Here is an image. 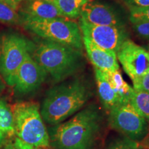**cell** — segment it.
Wrapping results in <instances>:
<instances>
[{"label":"cell","instance_id":"1","mask_svg":"<svg viewBox=\"0 0 149 149\" xmlns=\"http://www.w3.org/2000/svg\"><path fill=\"white\" fill-rule=\"evenodd\" d=\"M102 115L95 105L78 111L67 122L52 131V140L57 149H91L100 134Z\"/></svg>","mask_w":149,"mask_h":149},{"label":"cell","instance_id":"2","mask_svg":"<svg viewBox=\"0 0 149 149\" xmlns=\"http://www.w3.org/2000/svg\"><path fill=\"white\" fill-rule=\"evenodd\" d=\"M91 97V89L82 80L72 79L50 89L40 113L43 120L57 125L82 109Z\"/></svg>","mask_w":149,"mask_h":149},{"label":"cell","instance_id":"3","mask_svg":"<svg viewBox=\"0 0 149 149\" xmlns=\"http://www.w3.org/2000/svg\"><path fill=\"white\" fill-rule=\"evenodd\" d=\"M33 59L57 82L76 73L84 65L81 51L46 40L34 46Z\"/></svg>","mask_w":149,"mask_h":149},{"label":"cell","instance_id":"4","mask_svg":"<svg viewBox=\"0 0 149 149\" xmlns=\"http://www.w3.org/2000/svg\"><path fill=\"white\" fill-rule=\"evenodd\" d=\"M10 109L13 115L15 133L18 138L35 149H48L50 137L38 104L19 102Z\"/></svg>","mask_w":149,"mask_h":149},{"label":"cell","instance_id":"5","mask_svg":"<svg viewBox=\"0 0 149 149\" xmlns=\"http://www.w3.org/2000/svg\"><path fill=\"white\" fill-rule=\"evenodd\" d=\"M24 29L44 40L81 51L82 35L79 25L70 19H45L22 15Z\"/></svg>","mask_w":149,"mask_h":149},{"label":"cell","instance_id":"6","mask_svg":"<svg viewBox=\"0 0 149 149\" xmlns=\"http://www.w3.org/2000/svg\"><path fill=\"white\" fill-rule=\"evenodd\" d=\"M34 46L17 33H5L0 37V73L6 83L13 87L21 64Z\"/></svg>","mask_w":149,"mask_h":149},{"label":"cell","instance_id":"7","mask_svg":"<svg viewBox=\"0 0 149 149\" xmlns=\"http://www.w3.org/2000/svg\"><path fill=\"white\" fill-rule=\"evenodd\" d=\"M109 122L112 128L136 141L144 139L148 131L147 120L129 102L120 104L110 110Z\"/></svg>","mask_w":149,"mask_h":149},{"label":"cell","instance_id":"8","mask_svg":"<svg viewBox=\"0 0 149 149\" xmlns=\"http://www.w3.org/2000/svg\"><path fill=\"white\" fill-rule=\"evenodd\" d=\"M79 29L82 36L86 37L99 47L117 53L123 43L128 39L124 27L95 25L79 19Z\"/></svg>","mask_w":149,"mask_h":149},{"label":"cell","instance_id":"9","mask_svg":"<svg viewBox=\"0 0 149 149\" xmlns=\"http://www.w3.org/2000/svg\"><path fill=\"white\" fill-rule=\"evenodd\" d=\"M116 54L124 70L132 81L149 72V51L129 39L123 43Z\"/></svg>","mask_w":149,"mask_h":149},{"label":"cell","instance_id":"10","mask_svg":"<svg viewBox=\"0 0 149 149\" xmlns=\"http://www.w3.org/2000/svg\"><path fill=\"white\" fill-rule=\"evenodd\" d=\"M46 76L47 72L29 53L19 68L14 87L20 94H28L38 88Z\"/></svg>","mask_w":149,"mask_h":149},{"label":"cell","instance_id":"11","mask_svg":"<svg viewBox=\"0 0 149 149\" xmlns=\"http://www.w3.org/2000/svg\"><path fill=\"white\" fill-rule=\"evenodd\" d=\"M80 18L88 23L100 26L124 27V20L120 13L111 5L89 1L83 6Z\"/></svg>","mask_w":149,"mask_h":149},{"label":"cell","instance_id":"12","mask_svg":"<svg viewBox=\"0 0 149 149\" xmlns=\"http://www.w3.org/2000/svg\"><path fill=\"white\" fill-rule=\"evenodd\" d=\"M82 41L87 55L96 69L106 72L120 70L115 52L99 47L85 36H82Z\"/></svg>","mask_w":149,"mask_h":149},{"label":"cell","instance_id":"13","mask_svg":"<svg viewBox=\"0 0 149 149\" xmlns=\"http://www.w3.org/2000/svg\"><path fill=\"white\" fill-rule=\"evenodd\" d=\"M22 15L45 19H69L61 13L52 0H29Z\"/></svg>","mask_w":149,"mask_h":149},{"label":"cell","instance_id":"14","mask_svg":"<svg viewBox=\"0 0 149 149\" xmlns=\"http://www.w3.org/2000/svg\"><path fill=\"white\" fill-rule=\"evenodd\" d=\"M95 72L98 94L104 108L109 111L117 106L125 103L112 86L107 72L96 68Z\"/></svg>","mask_w":149,"mask_h":149},{"label":"cell","instance_id":"15","mask_svg":"<svg viewBox=\"0 0 149 149\" xmlns=\"http://www.w3.org/2000/svg\"><path fill=\"white\" fill-rule=\"evenodd\" d=\"M61 13L69 19L80 17L83 6L92 0H52Z\"/></svg>","mask_w":149,"mask_h":149},{"label":"cell","instance_id":"16","mask_svg":"<svg viewBox=\"0 0 149 149\" xmlns=\"http://www.w3.org/2000/svg\"><path fill=\"white\" fill-rule=\"evenodd\" d=\"M107 73L112 86L122 99L124 102H129V98L132 91H133V88L126 82L120 70Z\"/></svg>","mask_w":149,"mask_h":149},{"label":"cell","instance_id":"17","mask_svg":"<svg viewBox=\"0 0 149 149\" xmlns=\"http://www.w3.org/2000/svg\"><path fill=\"white\" fill-rule=\"evenodd\" d=\"M130 105L146 120L149 121V93L133 88L129 98Z\"/></svg>","mask_w":149,"mask_h":149},{"label":"cell","instance_id":"18","mask_svg":"<svg viewBox=\"0 0 149 149\" xmlns=\"http://www.w3.org/2000/svg\"><path fill=\"white\" fill-rule=\"evenodd\" d=\"M0 130L10 137L15 134L13 112L8 104L1 100H0Z\"/></svg>","mask_w":149,"mask_h":149},{"label":"cell","instance_id":"19","mask_svg":"<svg viewBox=\"0 0 149 149\" xmlns=\"http://www.w3.org/2000/svg\"><path fill=\"white\" fill-rule=\"evenodd\" d=\"M0 22L17 24L21 22V17L16 12V10L0 1Z\"/></svg>","mask_w":149,"mask_h":149},{"label":"cell","instance_id":"20","mask_svg":"<svg viewBox=\"0 0 149 149\" xmlns=\"http://www.w3.org/2000/svg\"><path fill=\"white\" fill-rule=\"evenodd\" d=\"M139 148L138 141L123 137L112 141L107 149H139Z\"/></svg>","mask_w":149,"mask_h":149},{"label":"cell","instance_id":"21","mask_svg":"<svg viewBox=\"0 0 149 149\" xmlns=\"http://www.w3.org/2000/svg\"><path fill=\"white\" fill-rule=\"evenodd\" d=\"M129 19L131 23L135 22H149V6L129 8Z\"/></svg>","mask_w":149,"mask_h":149},{"label":"cell","instance_id":"22","mask_svg":"<svg viewBox=\"0 0 149 149\" xmlns=\"http://www.w3.org/2000/svg\"><path fill=\"white\" fill-rule=\"evenodd\" d=\"M133 29L141 38L149 39V22H135L132 23Z\"/></svg>","mask_w":149,"mask_h":149},{"label":"cell","instance_id":"23","mask_svg":"<svg viewBox=\"0 0 149 149\" xmlns=\"http://www.w3.org/2000/svg\"><path fill=\"white\" fill-rule=\"evenodd\" d=\"M2 149H35L31 145L24 142L17 137L6 143Z\"/></svg>","mask_w":149,"mask_h":149},{"label":"cell","instance_id":"24","mask_svg":"<svg viewBox=\"0 0 149 149\" xmlns=\"http://www.w3.org/2000/svg\"><path fill=\"white\" fill-rule=\"evenodd\" d=\"M133 88L149 93V72L144 76L133 81Z\"/></svg>","mask_w":149,"mask_h":149},{"label":"cell","instance_id":"25","mask_svg":"<svg viewBox=\"0 0 149 149\" xmlns=\"http://www.w3.org/2000/svg\"><path fill=\"white\" fill-rule=\"evenodd\" d=\"M128 8L149 6V0H122Z\"/></svg>","mask_w":149,"mask_h":149},{"label":"cell","instance_id":"26","mask_svg":"<svg viewBox=\"0 0 149 149\" xmlns=\"http://www.w3.org/2000/svg\"><path fill=\"white\" fill-rule=\"evenodd\" d=\"M2 2L6 3L7 5H8L9 6H10L11 8L17 10L18 6V1L17 0H0Z\"/></svg>","mask_w":149,"mask_h":149},{"label":"cell","instance_id":"27","mask_svg":"<svg viewBox=\"0 0 149 149\" xmlns=\"http://www.w3.org/2000/svg\"><path fill=\"white\" fill-rule=\"evenodd\" d=\"M143 144L144 145L146 148L149 149V138L145 137L144 138V141H143Z\"/></svg>","mask_w":149,"mask_h":149},{"label":"cell","instance_id":"28","mask_svg":"<svg viewBox=\"0 0 149 149\" xmlns=\"http://www.w3.org/2000/svg\"><path fill=\"white\" fill-rule=\"evenodd\" d=\"M5 136H6V134L3 133L2 130H0V144L3 142V140H4Z\"/></svg>","mask_w":149,"mask_h":149},{"label":"cell","instance_id":"29","mask_svg":"<svg viewBox=\"0 0 149 149\" xmlns=\"http://www.w3.org/2000/svg\"><path fill=\"white\" fill-rule=\"evenodd\" d=\"M148 134H147V135H146V137H148V138H149V129H148Z\"/></svg>","mask_w":149,"mask_h":149},{"label":"cell","instance_id":"30","mask_svg":"<svg viewBox=\"0 0 149 149\" xmlns=\"http://www.w3.org/2000/svg\"><path fill=\"white\" fill-rule=\"evenodd\" d=\"M17 1H21V0H17Z\"/></svg>","mask_w":149,"mask_h":149}]
</instances>
